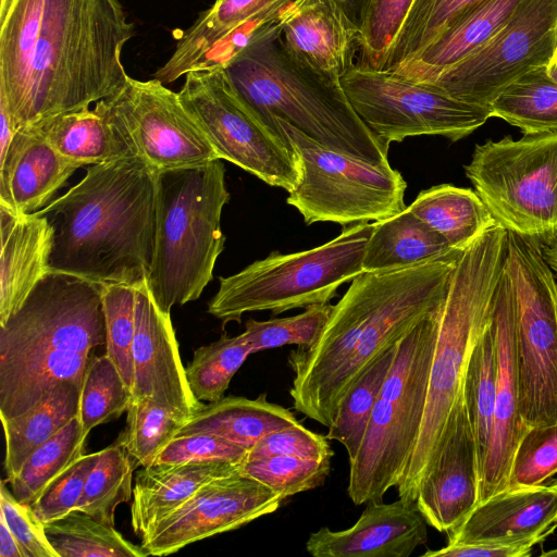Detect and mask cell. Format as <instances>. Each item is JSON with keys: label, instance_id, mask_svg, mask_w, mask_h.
I'll list each match as a JSON object with an SVG mask.
<instances>
[{"label": "cell", "instance_id": "6da1fadb", "mask_svg": "<svg viewBox=\"0 0 557 557\" xmlns=\"http://www.w3.org/2000/svg\"><path fill=\"white\" fill-rule=\"evenodd\" d=\"M133 35L120 0H11L0 21V98L16 131L116 94Z\"/></svg>", "mask_w": 557, "mask_h": 557}, {"label": "cell", "instance_id": "7a4b0ae2", "mask_svg": "<svg viewBox=\"0 0 557 557\" xmlns=\"http://www.w3.org/2000/svg\"><path fill=\"white\" fill-rule=\"evenodd\" d=\"M461 252L356 276L319 339L287 357L294 409L329 428L363 372L442 301Z\"/></svg>", "mask_w": 557, "mask_h": 557}, {"label": "cell", "instance_id": "3957f363", "mask_svg": "<svg viewBox=\"0 0 557 557\" xmlns=\"http://www.w3.org/2000/svg\"><path fill=\"white\" fill-rule=\"evenodd\" d=\"M157 172L137 156L89 165L36 211L53 230L50 271L101 285L147 283L154 248Z\"/></svg>", "mask_w": 557, "mask_h": 557}, {"label": "cell", "instance_id": "277c9868", "mask_svg": "<svg viewBox=\"0 0 557 557\" xmlns=\"http://www.w3.org/2000/svg\"><path fill=\"white\" fill-rule=\"evenodd\" d=\"M103 285L49 271L0 325V418L22 414L58 382H83L106 345Z\"/></svg>", "mask_w": 557, "mask_h": 557}, {"label": "cell", "instance_id": "5b68a950", "mask_svg": "<svg viewBox=\"0 0 557 557\" xmlns=\"http://www.w3.org/2000/svg\"><path fill=\"white\" fill-rule=\"evenodd\" d=\"M281 32L282 24L223 67L239 98L274 133L273 121L280 117L332 150L374 165H391L388 147L356 113L341 81L295 58L285 48Z\"/></svg>", "mask_w": 557, "mask_h": 557}, {"label": "cell", "instance_id": "8992f818", "mask_svg": "<svg viewBox=\"0 0 557 557\" xmlns=\"http://www.w3.org/2000/svg\"><path fill=\"white\" fill-rule=\"evenodd\" d=\"M507 230L495 225L460 253L440 306L437 338L421 429L396 486L413 503L437 450L462 382L471 350L484 330L503 270Z\"/></svg>", "mask_w": 557, "mask_h": 557}, {"label": "cell", "instance_id": "52a82bcc", "mask_svg": "<svg viewBox=\"0 0 557 557\" xmlns=\"http://www.w3.org/2000/svg\"><path fill=\"white\" fill-rule=\"evenodd\" d=\"M221 159L157 172L154 248L148 287L171 311L200 297L224 249L223 207L230 201Z\"/></svg>", "mask_w": 557, "mask_h": 557}, {"label": "cell", "instance_id": "ba28073f", "mask_svg": "<svg viewBox=\"0 0 557 557\" xmlns=\"http://www.w3.org/2000/svg\"><path fill=\"white\" fill-rule=\"evenodd\" d=\"M441 302L396 344L361 446L349 460L347 494L355 505L383 500L412 454L426 403Z\"/></svg>", "mask_w": 557, "mask_h": 557}, {"label": "cell", "instance_id": "9c48e42d", "mask_svg": "<svg viewBox=\"0 0 557 557\" xmlns=\"http://www.w3.org/2000/svg\"><path fill=\"white\" fill-rule=\"evenodd\" d=\"M372 223L346 226L330 242L299 252H271L236 274L220 277L208 311L222 320L240 322L244 313L327 304L338 287L363 272L362 258Z\"/></svg>", "mask_w": 557, "mask_h": 557}, {"label": "cell", "instance_id": "30bf717a", "mask_svg": "<svg viewBox=\"0 0 557 557\" xmlns=\"http://www.w3.org/2000/svg\"><path fill=\"white\" fill-rule=\"evenodd\" d=\"M519 412L530 426L557 423V282L541 243L507 231Z\"/></svg>", "mask_w": 557, "mask_h": 557}, {"label": "cell", "instance_id": "8fae6325", "mask_svg": "<svg viewBox=\"0 0 557 557\" xmlns=\"http://www.w3.org/2000/svg\"><path fill=\"white\" fill-rule=\"evenodd\" d=\"M465 171L498 225L541 244L557 236V129L476 145Z\"/></svg>", "mask_w": 557, "mask_h": 557}, {"label": "cell", "instance_id": "7c38bea8", "mask_svg": "<svg viewBox=\"0 0 557 557\" xmlns=\"http://www.w3.org/2000/svg\"><path fill=\"white\" fill-rule=\"evenodd\" d=\"M273 123L278 135L286 134L299 159L300 182L286 202L306 224L354 225L380 221L407 208V183L391 165H374L332 150L280 117Z\"/></svg>", "mask_w": 557, "mask_h": 557}, {"label": "cell", "instance_id": "4fadbf2b", "mask_svg": "<svg viewBox=\"0 0 557 557\" xmlns=\"http://www.w3.org/2000/svg\"><path fill=\"white\" fill-rule=\"evenodd\" d=\"M185 76L180 99L218 157L292 191L300 182L301 169L287 136L281 137L255 115L223 67L190 71Z\"/></svg>", "mask_w": 557, "mask_h": 557}, {"label": "cell", "instance_id": "5bb4252c", "mask_svg": "<svg viewBox=\"0 0 557 557\" xmlns=\"http://www.w3.org/2000/svg\"><path fill=\"white\" fill-rule=\"evenodd\" d=\"M341 84L356 113L386 147L421 135L457 141L492 117L490 107L456 99L387 70L354 63Z\"/></svg>", "mask_w": 557, "mask_h": 557}, {"label": "cell", "instance_id": "9a60e30c", "mask_svg": "<svg viewBox=\"0 0 557 557\" xmlns=\"http://www.w3.org/2000/svg\"><path fill=\"white\" fill-rule=\"evenodd\" d=\"M132 152L156 172L220 159L174 92L156 78H127L114 95L96 103Z\"/></svg>", "mask_w": 557, "mask_h": 557}, {"label": "cell", "instance_id": "2e32d148", "mask_svg": "<svg viewBox=\"0 0 557 557\" xmlns=\"http://www.w3.org/2000/svg\"><path fill=\"white\" fill-rule=\"evenodd\" d=\"M556 45L557 0H521L506 24L481 49L430 85L456 99L490 107L515 79L547 64Z\"/></svg>", "mask_w": 557, "mask_h": 557}, {"label": "cell", "instance_id": "e0dca14e", "mask_svg": "<svg viewBox=\"0 0 557 557\" xmlns=\"http://www.w3.org/2000/svg\"><path fill=\"white\" fill-rule=\"evenodd\" d=\"M283 500L278 494L240 472L218 478L151 527L141 536L140 546L148 555H170L270 515Z\"/></svg>", "mask_w": 557, "mask_h": 557}, {"label": "cell", "instance_id": "ac0fdd59", "mask_svg": "<svg viewBox=\"0 0 557 557\" xmlns=\"http://www.w3.org/2000/svg\"><path fill=\"white\" fill-rule=\"evenodd\" d=\"M482 467L462 393L455 403L414 505L425 522L448 533L480 503Z\"/></svg>", "mask_w": 557, "mask_h": 557}, {"label": "cell", "instance_id": "d6986e66", "mask_svg": "<svg viewBox=\"0 0 557 557\" xmlns=\"http://www.w3.org/2000/svg\"><path fill=\"white\" fill-rule=\"evenodd\" d=\"M491 322L497 356V392L491 440L482 467L480 503L508 488L512 456L528 430L519 412L512 290L504 264L493 296Z\"/></svg>", "mask_w": 557, "mask_h": 557}, {"label": "cell", "instance_id": "ffe728a7", "mask_svg": "<svg viewBox=\"0 0 557 557\" xmlns=\"http://www.w3.org/2000/svg\"><path fill=\"white\" fill-rule=\"evenodd\" d=\"M133 398H148L186 417L203 404L188 384L170 313L153 298L148 284L136 287L133 342Z\"/></svg>", "mask_w": 557, "mask_h": 557}, {"label": "cell", "instance_id": "44dd1931", "mask_svg": "<svg viewBox=\"0 0 557 557\" xmlns=\"http://www.w3.org/2000/svg\"><path fill=\"white\" fill-rule=\"evenodd\" d=\"M557 529V492L549 485L508 487L481 502L447 533V544L531 546Z\"/></svg>", "mask_w": 557, "mask_h": 557}, {"label": "cell", "instance_id": "7402d4cb", "mask_svg": "<svg viewBox=\"0 0 557 557\" xmlns=\"http://www.w3.org/2000/svg\"><path fill=\"white\" fill-rule=\"evenodd\" d=\"M426 525L413 503L371 500L350 528L312 532L306 550L314 557H409L426 543Z\"/></svg>", "mask_w": 557, "mask_h": 557}, {"label": "cell", "instance_id": "603a6c76", "mask_svg": "<svg viewBox=\"0 0 557 557\" xmlns=\"http://www.w3.org/2000/svg\"><path fill=\"white\" fill-rule=\"evenodd\" d=\"M281 34L295 58L331 79L341 81L354 64L359 28L335 0H299Z\"/></svg>", "mask_w": 557, "mask_h": 557}, {"label": "cell", "instance_id": "cb8c5ba5", "mask_svg": "<svg viewBox=\"0 0 557 557\" xmlns=\"http://www.w3.org/2000/svg\"><path fill=\"white\" fill-rule=\"evenodd\" d=\"M77 169L36 124L21 127L0 158V205L15 213L36 212L52 201Z\"/></svg>", "mask_w": 557, "mask_h": 557}, {"label": "cell", "instance_id": "d4e9b609", "mask_svg": "<svg viewBox=\"0 0 557 557\" xmlns=\"http://www.w3.org/2000/svg\"><path fill=\"white\" fill-rule=\"evenodd\" d=\"M54 230L46 215L0 205V325L50 271Z\"/></svg>", "mask_w": 557, "mask_h": 557}, {"label": "cell", "instance_id": "484cf974", "mask_svg": "<svg viewBox=\"0 0 557 557\" xmlns=\"http://www.w3.org/2000/svg\"><path fill=\"white\" fill-rule=\"evenodd\" d=\"M242 465V463H240ZM231 462L152 463L135 478L132 527L143 536L151 527L189 500L210 481L239 472Z\"/></svg>", "mask_w": 557, "mask_h": 557}, {"label": "cell", "instance_id": "4316f807", "mask_svg": "<svg viewBox=\"0 0 557 557\" xmlns=\"http://www.w3.org/2000/svg\"><path fill=\"white\" fill-rule=\"evenodd\" d=\"M521 0H482L414 59L387 70L417 83H432L481 49L510 18Z\"/></svg>", "mask_w": 557, "mask_h": 557}, {"label": "cell", "instance_id": "83f0119b", "mask_svg": "<svg viewBox=\"0 0 557 557\" xmlns=\"http://www.w3.org/2000/svg\"><path fill=\"white\" fill-rule=\"evenodd\" d=\"M457 250L408 207L392 216L374 221L367 242L363 272H385L420 265L449 257Z\"/></svg>", "mask_w": 557, "mask_h": 557}, {"label": "cell", "instance_id": "f1b7e54d", "mask_svg": "<svg viewBox=\"0 0 557 557\" xmlns=\"http://www.w3.org/2000/svg\"><path fill=\"white\" fill-rule=\"evenodd\" d=\"M297 423L294 412L268 401L264 393L255 399L227 396L203 405L175 436L212 434L249 450L268 433Z\"/></svg>", "mask_w": 557, "mask_h": 557}, {"label": "cell", "instance_id": "f546056e", "mask_svg": "<svg viewBox=\"0 0 557 557\" xmlns=\"http://www.w3.org/2000/svg\"><path fill=\"white\" fill-rule=\"evenodd\" d=\"M83 382L54 384L32 408L10 419L1 418L5 440L4 470L10 482L27 458L79 413Z\"/></svg>", "mask_w": 557, "mask_h": 557}, {"label": "cell", "instance_id": "4dcf8cb0", "mask_svg": "<svg viewBox=\"0 0 557 557\" xmlns=\"http://www.w3.org/2000/svg\"><path fill=\"white\" fill-rule=\"evenodd\" d=\"M36 125L50 145L78 168L135 156L117 129L95 109L58 114Z\"/></svg>", "mask_w": 557, "mask_h": 557}, {"label": "cell", "instance_id": "1f68e13d", "mask_svg": "<svg viewBox=\"0 0 557 557\" xmlns=\"http://www.w3.org/2000/svg\"><path fill=\"white\" fill-rule=\"evenodd\" d=\"M408 209L457 250L498 225L475 190L450 184L421 190Z\"/></svg>", "mask_w": 557, "mask_h": 557}, {"label": "cell", "instance_id": "d6a6232c", "mask_svg": "<svg viewBox=\"0 0 557 557\" xmlns=\"http://www.w3.org/2000/svg\"><path fill=\"white\" fill-rule=\"evenodd\" d=\"M282 0H223L183 33L170 59L153 74L166 85L190 72L199 57L238 25Z\"/></svg>", "mask_w": 557, "mask_h": 557}, {"label": "cell", "instance_id": "836d02e7", "mask_svg": "<svg viewBox=\"0 0 557 557\" xmlns=\"http://www.w3.org/2000/svg\"><path fill=\"white\" fill-rule=\"evenodd\" d=\"M499 117L523 134L557 129V70L545 64L506 86L490 104Z\"/></svg>", "mask_w": 557, "mask_h": 557}, {"label": "cell", "instance_id": "e575fe53", "mask_svg": "<svg viewBox=\"0 0 557 557\" xmlns=\"http://www.w3.org/2000/svg\"><path fill=\"white\" fill-rule=\"evenodd\" d=\"M492 307V306H491ZM497 392V356L494 330L488 321L468 359L462 395L483 467L493 428Z\"/></svg>", "mask_w": 557, "mask_h": 557}, {"label": "cell", "instance_id": "d590c367", "mask_svg": "<svg viewBox=\"0 0 557 557\" xmlns=\"http://www.w3.org/2000/svg\"><path fill=\"white\" fill-rule=\"evenodd\" d=\"M47 537L59 557H146L141 546L134 545L114 525L102 522L78 509L45 523Z\"/></svg>", "mask_w": 557, "mask_h": 557}, {"label": "cell", "instance_id": "8d00e7d4", "mask_svg": "<svg viewBox=\"0 0 557 557\" xmlns=\"http://www.w3.org/2000/svg\"><path fill=\"white\" fill-rule=\"evenodd\" d=\"M88 434L77 416L40 445L9 482L15 498L32 505L58 474L84 455Z\"/></svg>", "mask_w": 557, "mask_h": 557}, {"label": "cell", "instance_id": "74e56055", "mask_svg": "<svg viewBox=\"0 0 557 557\" xmlns=\"http://www.w3.org/2000/svg\"><path fill=\"white\" fill-rule=\"evenodd\" d=\"M481 1L413 0L388 51L384 70L414 59Z\"/></svg>", "mask_w": 557, "mask_h": 557}, {"label": "cell", "instance_id": "f35d334b", "mask_svg": "<svg viewBox=\"0 0 557 557\" xmlns=\"http://www.w3.org/2000/svg\"><path fill=\"white\" fill-rule=\"evenodd\" d=\"M396 345L377 358L339 404L326 437L342 444L351 460L361 446L371 414L391 370Z\"/></svg>", "mask_w": 557, "mask_h": 557}, {"label": "cell", "instance_id": "ab89813d", "mask_svg": "<svg viewBox=\"0 0 557 557\" xmlns=\"http://www.w3.org/2000/svg\"><path fill=\"white\" fill-rule=\"evenodd\" d=\"M137 467L117 440L100 450L76 509L114 525L116 507L133 497V472Z\"/></svg>", "mask_w": 557, "mask_h": 557}, {"label": "cell", "instance_id": "60d3db41", "mask_svg": "<svg viewBox=\"0 0 557 557\" xmlns=\"http://www.w3.org/2000/svg\"><path fill=\"white\" fill-rule=\"evenodd\" d=\"M126 426L117 441L137 466L154 462L188 417L148 398H132Z\"/></svg>", "mask_w": 557, "mask_h": 557}, {"label": "cell", "instance_id": "b9f144b4", "mask_svg": "<svg viewBox=\"0 0 557 557\" xmlns=\"http://www.w3.org/2000/svg\"><path fill=\"white\" fill-rule=\"evenodd\" d=\"M251 354L243 334H223L218 341L196 349L193 361L185 368L194 396L209 403L223 398L231 380Z\"/></svg>", "mask_w": 557, "mask_h": 557}, {"label": "cell", "instance_id": "7bdbcfd3", "mask_svg": "<svg viewBox=\"0 0 557 557\" xmlns=\"http://www.w3.org/2000/svg\"><path fill=\"white\" fill-rule=\"evenodd\" d=\"M132 398V391L107 354L89 359L82 384L78 413L87 433L120 417L127 410Z\"/></svg>", "mask_w": 557, "mask_h": 557}, {"label": "cell", "instance_id": "ee69618b", "mask_svg": "<svg viewBox=\"0 0 557 557\" xmlns=\"http://www.w3.org/2000/svg\"><path fill=\"white\" fill-rule=\"evenodd\" d=\"M331 471V459H305L295 456H271L245 460L239 472L251 478L283 499L320 487Z\"/></svg>", "mask_w": 557, "mask_h": 557}, {"label": "cell", "instance_id": "f6af8a7d", "mask_svg": "<svg viewBox=\"0 0 557 557\" xmlns=\"http://www.w3.org/2000/svg\"><path fill=\"white\" fill-rule=\"evenodd\" d=\"M332 310L333 305L327 302L309 306L293 317L267 321L249 319L242 334L252 354L286 345L311 347L321 336Z\"/></svg>", "mask_w": 557, "mask_h": 557}, {"label": "cell", "instance_id": "bcb514c9", "mask_svg": "<svg viewBox=\"0 0 557 557\" xmlns=\"http://www.w3.org/2000/svg\"><path fill=\"white\" fill-rule=\"evenodd\" d=\"M136 287L125 284L103 285L106 354L116 366L125 384L133 389V342L135 336Z\"/></svg>", "mask_w": 557, "mask_h": 557}, {"label": "cell", "instance_id": "7dc6e473", "mask_svg": "<svg viewBox=\"0 0 557 557\" xmlns=\"http://www.w3.org/2000/svg\"><path fill=\"white\" fill-rule=\"evenodd\" d=\"M413 0H366L358 28L357 64L384 70L388 51Z\"/></svg>", "mask_w": 557, "mask_h": 557}, {"label": "cell", "instance_id": "c3c4849f", "mask_svg": "<svg viewBox=\"0 0 557 557\" xmlns=\"http://www.w3.org/2000/svg\"><path fill=\"white\" fill-rule=\"evenodd\" d=\"M557 473V423L530 426L512 456L508 487L536 486Z\"/></svg>", "mask_w": 557, "mask_h": 557}, {"label": "cell", "instance_id": "681fc988", "mask_svg": "<svg viewBox=\"0 0 557 557\" xmlns=\"http://www.w3.org/2000/svg\"><path fill=\"white\" fill-rule=\"evenodd\" d=\"M299 0H282L245 21L213 42L196 61L191 71L224 67L251 42L280 26Z\"/></svg>", "mask_w": 557, "mask_h": 557}, {"label": "cell", "instance_id": "f907efd6", "mask_svg": "<svg viewBox=\"0 0 557 557\" xmlns=\"http://www.w3.org/2000/svg\"><path fill=\"white\" fill-rule=\"evenodd\" d=\"M99 457L100 451L82 455L45 487L30 505L44 523L60 519L76 509L85 483Z\"/></svg>", "mask_w": 557, "mask_h": 557}, {"label": "cell", "instance_id": "816d5d0a", "mask_svg": "<svg viewBox=\"0 0 557 557\" xmlns=\"http://www.w3.org/2000/svg\"><path fill=\"white\" fill-rule=\"evenodd\" d=\"M248 449L212 434L175 436L164 446L153 463L231 462L240 465Z\"/></svg>", "mask_w": 557, "mask_h": 557}, {"label": "cell", "instance_id": "f5cc1de1", "mask_svg": "<svg viewBox=\"0 0 557 557\" xmlns=\"http://www.w3.org/2000/svg\"><path fill=\"white\" fill-rule=\"evenodd\" d=\"M329 438L305 428L300 422L268 433L247 453L246 460L271 456H295L305 459H331L334 456Z\"/></svg>", "mask_w": 557, "mask_h": 557}, {"label": "cell", "instance_id": "db71d44e", "mask_svg": "<svg viewBox=\"0 0 557 557\" xmlns=\"http://www.w3.org/2000/svg\"><path fill=\"white\" fill-rule=\"evenodd\" d=\"M0 517L14 534L26 557H59L47 537L45 523L30 505L15 498L5 481L1 482L0 487Z\"/></svg>", "mask_w": 557, "mask_h": 557}, {"label": "cell", "instance_id": "11a10c76", "mask_svg": "<svg viewBox=\"0 0 557 557\" xmlns=\"http://www.w3.org/2000/svg\"><path fill=\"white\" fill-rule=\"evenodd\" d=\"M531 546L524 545H505V544H447L436 549L428 550L422 556L437 557H528L532 553Z\"/></svg>", "mask_w": 557, "mask_h": 557}, {"label": "cell", "instance_id": "9f6ffc18", "mask_svg": "<svg viewBox=\"0 0 557 557\" xmlns=\"http://www.w3.org/2000/svg\"><path fill=\"white\" fill-rule=\"evenodd\" d=\"M0 557H26L12 531L0 517Z\"/></svg>", "mask_w": 557, "mask_h": 557}, {"label": "cell", "instance_id": "6f0895ef", "mask_svg": "<svg viewBox=\"0 0 557 557\" xmlns=\"http://www.w3.org/2000/svg\"><path fill=\"white\" fill-rule=\"evenodd\" d=\"M16 133L4 101L0 98V158H2Z\"/></svg>", "mask_w": 557, "mask_h": 557}, {"label": "cell", "instance_id": "680465c9", "mask_svg": "<svg viewBox=\"0 0 557 557\" xmlns=\"http://www.w3.org/2000/svg\"><path fill=\"white\" fill-rule=\"evenodd\" d=\"M347 16L358 26L366 0H335Z\"/></svg>", "mask_w": 557, "mask_h": 557}, {"label": "cell", "instance_id": "91938a15", "mask_svg": "<svg viewBox=\"0 0 557 557\" xmlns=\"http://www.w3.org/2000/svg\"><path fill=\"white\" fill-rule=\"evenodd\" d=\"M541 245L548 265L557 275V236Z\"/></svg>", "mask_w": 557, "mask_h": 557}, {"label": "cell", "instance_id": "94428289", "mask_svg": "<svg viewBox=\"0 0 557 557\" xmlns=\"http://www.w3.org/2000/svg\"><path fill=\"white\" fill-rule=\"evenodd\" d=\"M10 3L11 0H0V21L4 18L10 7Z\"/></svg>", "mask_w": 557, "mask_h": 557}, {"label": "cell", "instance_id": "6125c7cd", "mask_svg": "<svg viewBox=\"0 0 557 557\" xmlns=\"http://www.w3.org/2000/svg\"><path fill=\"white\" fill-rule=\"evenodd\" d=\"M548 65H550L552 67L557 70V45H556L554 54H553L550 61L548 62Z\"/></svg>", "mask_w": 557, "mask_h": 557}, {"label": "cell", "instance_id": "be15d7a7", "mask_svg": "<svg viewBox=\"0 0 557 557\" xmlns=\"http://www.w3.org/2000/svg\"><path fill=\"white\" fill-rule=\"evenodd\" d=\"M542 556H557V548L550 552L543 553Z\"/></svg>", "mask_w": 557, "mask_h": 557}, {"label": "cell", "instance_id": "e7e4bbea", "mask_svg": "<svg viewBox=\"0 0 557 557\" xmlns=\"http://www.w3.org/2000/svg\"><path fill=\"white\" fill-rule=\"evenodd\" d=\"M550 485H552V486L556 490V492H557V480H556V481H554L553 483H550Z\"/></svg>", "mask_w": 557, "mask_h": 557}, {"label": "cell", "instance_id": "03108f58", "mask_svg": "<svg viewBox=\"0 0 557 557\" xmlns=\"http://www.w3.org/2000/svg\"><path fill=\"white\" fill-rule=\"evenodd\" d=\"M221 1H223V0H215V2H214V3H218V2H221Z\"/></svg>", "mask_w": 557, "mask_h": 557}]
</instances>
